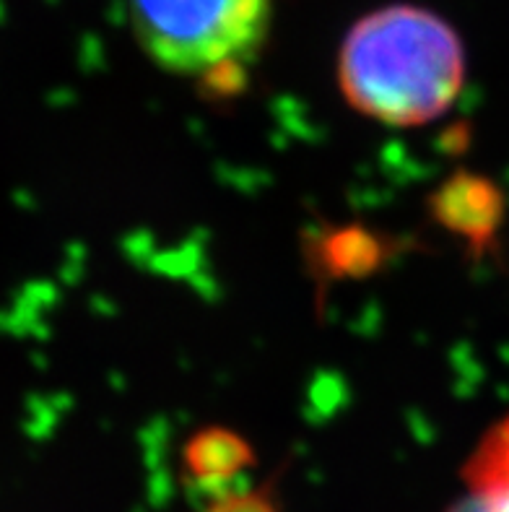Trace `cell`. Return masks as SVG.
<instances>
[{
  "label": "cell",
  "mask_w": 509,
  "mask_h": 512,
  "mask_svg": "<svg viewBox=\"0 0 509 512\" xmlns=\"http://www.w3.org/2000/svg\"><path fill=\"white\" fill-rule=\"evenodd\" d=\"M338 84L348 104L377 123H432L465 84L463 39L429 8L382 6L348 29L338 52Z\"/></svg>",
  "instance_id": "6da1fadb"
},
{
  "label": "cell",
  "mask_w": 509,
  "mask_h": 512,
  "mask_svg": "<svg viewBox=\"0 0 509 512\" xmlns=\"http://www.w3.org/2000/svg\"><path fill=\"white\" fill-rule=\"evenodd\" d=\"M138 45L177 76L242 71L271 29V0H128Z\"/></svg>",
  "instance_id": "7a4b0ae2"
},
{
  "label": "cell",
  "mask_w": 509,
  "mask_h": 512,
  "mask_svg": "<svg viewBox=\"0 0 509 512\" xmlns=\"http://www.w3.org/2000/svg\"><path fill=\"white\" fill-rule=\"evenodd\" d=\"M450 512H509V416L478 442Z\"/></svg>",
  "instance_id": "3957f363"
},
{
  "label": "cell",
  "mask_w": 509,
  "mask_h": 512,
  "mask_svg": "<svg viewBox=\"0 0 509 512\" xmlns=\"http://www.w3.org/2000/svg\"><path fill=\"white\" fill-rule=\"evenodd\" d=\"M187 461L200 481L232 479L247 463V445L229 432H203L187 450Z\"/></svg>",
  "instance_id": "277c9868"
}]
</instances>
